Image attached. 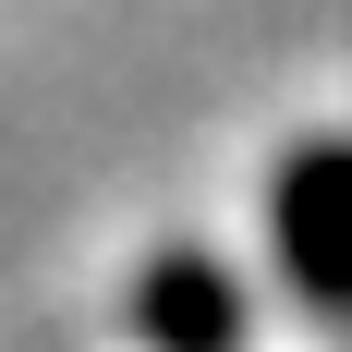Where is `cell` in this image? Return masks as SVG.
Masks as SVG:
<instances>
[{
    "mask_svg": "<svg viewBox=\"0 0 352 352\" xmlns=\"http://www.w3.org/2000/svg\"><path fill=\"white\" fill-rule=\"evenodd\" d=\"M267 243H280V280L316 316H352V134L280 158V182H267Z\"/></svg>",
    "mask_w": 352,
    "mask_h": 352,
    "instance_id": "cell-1",
    "label": "cell"
},
{
    "mask_svg": "<svg viewBox=\"0 0 352 352\" xmlns=\"http://www.w3.org/2000/svg\"><path fill=\"white\" fill-rule=\"evenodd\" d=\"M134 340L146 352H231L243 340V292H231V267H219V255H158V267H146L134 280Z\"/></svg>",
    "mask_w": 352,
    "mask_h": 352,
    "instance_id": "cell-2",
    "label": "cell"
}]
</instances>
